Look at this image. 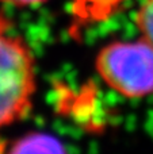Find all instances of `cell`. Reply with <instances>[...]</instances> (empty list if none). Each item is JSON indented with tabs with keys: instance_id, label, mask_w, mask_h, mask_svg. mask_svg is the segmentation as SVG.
Wrapping results in <instances>:
<instances>
[{
	"instance_id": "obj_2",
	"label": "cell",
	"mask_w": 153,
	"mask_h": 154,
	"mask_svg": "<svg viewBox=\"0 0 153 154\" xmlns=\"http://www.w3.org/2000/svg\"><path fill=\"white\" fill-rule=\"evenodd\" d=\"M35 92L34 58L27 45L0 19V127L26 115Z\"/></svg>"
},
{
	"instance_id": "obj_3",
	"label": "cell",
	"mask_w": 153,
	"mask_h": 154,
	"mask_svg": "<svg viewBox=\"0 0 153 154\" xmlns=\"http://www.w3.org/2000/svg\"><path fill=\"white\" fill-rule=\"evenodd\" d=\"M8 154H68L56 137L46 133H30L20 138Z\"/></svg>"
},
{
	"instance_id": "obj_5",
	"label": "cell",
	"mask_w": 153,
	"mask_h": 154,
	"mask_svg": "<svg viewBox=\"0 0 153 154\" xmlns=\"http://www.w3.org/2000/svg\"><path fill=\"white\" fill-rule=\"evenodd\" d=\"M0 2L5 3V4H11V5H18V7H26V5L39 4V3L45 2V0H0Z\"/></svg>"
},
{
	"instance_id": "obj_4",
	"label": "cell",
	"mask_w": 153,
	"mask_h": 154,
	"mask_svg": "<svg viewBox=\"0 0 153 154\" xmlns=\"http://www.w3.org/2000/svg\"><path fill=\"white\" fill-rule=\"evenodd\" d=\"M136 24L141 37L153 46V0H144L136 15Z\"/></svg>"
},
{
	"instance_id": "obj_1",
	"label": "cell",
	"mask_w": 153,
	"mask_h": 154,
	"mask_svg": "<svg viewBox=\"0 0 153 154\" xmlns=\"http://www.w3.org/2000/svg\"><path fill=\"white\" fill-rule=\"evenodd\" d=\"M95 69L108 88L126 99L153 95V46L142 37L103 46Z\"/></svg>"
},
{
	"instance_id": "obj_6",
	"label": "cell",
	"mask_w": 153,
	"mask_h": 154,
	"mask_svg": "<svg viewBox=\"0 0 153 154\" xmlns=\"http://www.w3.org/2000/svg\"><path fill=\"white\" fill-rule=\"evenodd\" d=\"M0 154H5V150H4V143L0 141Z\"/></svg>"
}]
</instances>
